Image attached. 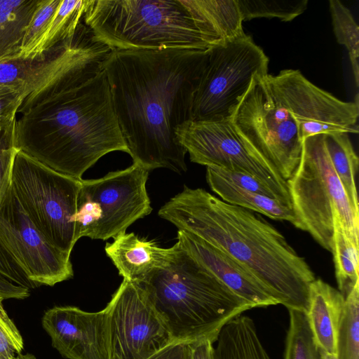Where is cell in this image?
<instances>
[{
	"mask_svg": "<svg viewBox=\"0 0 359 359\" xmlns=\"http://www.w3.org/2000/svg\"><path fill=\"white\" fill-rule=\"evenodd\" d=\"M232 122L241 135L288 180L297 168L303 140L291 113L276 98L265 76H255Z\"/></svg>",
	"mask_w": 359,
	"mask_h": 359,
	"instance_id": "30bf717a",
	"label": "cell"
},
{
	"mask_svg": "<svg viewBox=\"0 0 359 359\" xmlns=\"http://www.w3.org/2000/svg\"><path fill=\"white\" fill-rule=\"evenodd\" d=\"M42 325L63 357L109 359L105 308L90 313L75 306H55L45 312Z\"/></svg>",
	"mask_w": 359,
	"mask_h": 359,
	"instance_id": "9a60e30c",
	"label": "cell"
},
{
	"mask_svg": "<svg viewBox=\"0 0 359 359\" xmlns=\"http://www.w3.org/2000/svg\"><path fill=\"white\" fill-rule=\"evenodd\" d=\"M288 311L290 325L284 359H321L306 312L297 309Z\"/></svg>",
	"mask_w": 359,
	"mask_h": 359,
	"instance_id": "4316f807",
	"label": "cell"
},
{
	"mask_svg": "<svg viewBox=\"0 0 359 359\" xmlns=\"http://www.w3.org/2000/svg\"><path fill=\"white\" fill-rule=\"evenodd\" d=\"M334 233L332 248L336 280L339 291L345 298L359 283L358 241L344 229L334 207L332 208Z\"/></svg>",
	"mask_w": 359,
	"mask_h": 359,
	"instance_id": "603a6c76",
	"label": "cell"
},
{
	"mask_svg": "<svg viewBox=\"0 0 359 359\" xmlns=\"http://www.w3.org/2000/svg\"><path fill=\"white\" fill-rule=\"evenodd\" d=\"M102 53L62 69L17 110L14 144L48 168L81 180L108 153H129L114 111Z\"/></svg>",
	"mask_w": 359,
	"mask_h": 359,
	"instance_id": "6da1fadb",
	"label": "cell"
},
{
	"mask_svg": "<svg viewBox=\"0 0 359 359\" xmlns=\"http://www.w3.org/2000/svg\"><path fill=\"white\" fill-rule=\"evenodd\" d=\"M41 0H0V62L18 57L26 29Z\"/></svg>",
	"mask_w": 359,
	"mask_h": 359,
	"instance_id": "ffe728a7",
	"label": "cell"
},
{
	"mask_svg": "<svg viewBox=\"0 0 359 359\" xmlns=\"http://www.w3.org/2000/svg\"><path fill=\"white\" fill-rule=\"evenodd\" d=\"M191 342L174 341L147 359H191Z\"/></svg>",
	"mask_w": 359,
	"mask_h": 359,
	"instance_id": "e575fe53",
	"label": "cell"
},
{
	"mask_svg": "<svg viewBox=\"0 0 359 359\" xmlns=\"http://www.w3.org/2000/svg\"><path fill=\"white\" fill-rule=\"evenodd\" d=\"M214 359H271L251 320L230 323L220 331Z\"/></svg>",
	"mask_w": 359,
	"mask_h": 359,
	"instance_id": "44dd1931",
	"label": "cell"
},
{
	"mask_svg": "<svg viewBox=\"0 0 359 359\" xmlns=\"http://www.w3.org/2000/svg\"><path fill=\"white\" fill-rule=\"evenodd\" d=\"M13 359H36V357L31 353H18Z\"/></svg>",
	"mask_w": 359,
	"mask_h": 359,
	"instance_id": "f35d334b",
	"label": "cell"
},
{
	"mask_svg": "<svg viewBox=\"0 0 359 359\" xmlns=\"http://www.w3.org/2000/svg\"><path fill=\"white\" fill-rule=\"evenodd\" d=\"M81 180L58 172L22 151L15 154L11 187L16 197L48 241L69 255L78 241L74 218Z\"/></svg>",
	"mask_w": 359,
	"mask_h": 359,
	"instance_id": "ba28073f",
	"label": "cell"
},
{
	"mask_svg": "<svg viewBox=\"0 0 359 359\" xmlns=\"http://www.w3.org/2000/svg\"><path fill=\"white\" fill-rule=\"evenodd\" d=\"M191 162L254 177L292 208L287 183L276 168L237 130L232 120L188 121L176 131Z\"/></svg>",
	"mask_w": 359,
	"mask_h": 359,
	"instance_id": "8fae6325",
	"label": "cell"
},
{
	"mask_svg": "<svg viewBox=\"0 0 359 359\" xmlns=\"http://www.w3.org/2000/svg\"><path fill=\"white\" fill-rule=\"evenodd\" d=\"M88 0H61L34 57L42 55L74 34L78 25L83 20Z\"/></svg>",
	"mask_w": 359,
	"mask_h": 359,
	"instance_id": "cb8c5ba5",
	"label": "cell"
},
{
	"mask_svg": "<svg viewBox=\"0 0 359 359\" xmlns=\"http://www.w3.org/2000/svg\"><path fill=\"white\" fill-rule=\"evenodd\" d=\"M287 183L300 229L309 232L324 249L332 252L333 207L344 229L358 241L359 217L355 215L332 165L324 135L303 140L299 165Z\"/></svg>",
	"mask_w": 359,
	"mask_h": 359,
	"instance_id": "8992f818",
	"label": "cell"
},
{
	"mask_svg": "<svg viewBox=\"0 0 359 359\" xmlns=\"http://www.w3.org/2000/svg\"><path fill=\"white\" fill-rule=\"evenodd\" d=\"M207 49H114L105 62L112 103L133 163L187 171L177 128L191 108Z\"/></svg>",
	"mask_w": 359,
	"mask_h": 359,
	"instance_id": "7a4b0ae2",
	"label": "cell"
},
{
	"mask_svg": "<svg viewBox=\"0 0 359 359\" xmlns=\"http://www.w3.org/2000/svg\"><path fill=\"white\" fill-rule=\"evenodd\" d=\"M0 297V359H13L24 348L18 329L9 318Z\"/></svg>",
	"mask_w": 359,
	"mask_h": 359,
	"instance_id": "4dcf8cb0",
	"label": "cell"
},
{
	"mask_svg": "<svg viewBox=\"0 0 359 359\" xmlns=\"http://www.w3.org/2000/svg\"><path fill=\"white\" fill-rule=\"evenodd\" d=\"M243 22L276 18L289 22L304 12L308 0H236Z\"/></svg>",
	"mask_w": 359,
	"mask_h": 359,
	"instance_id": "83f0119b",
	"label": "cell"
},
{
	"mask_svg": "<svg viewBox=\"0 0 359 359\" xmlns=\"http://www.w3.org/2000/svg\"><path fill=\"white\" fill-rule=\"evenodd\" d=\"M271 91L291 113L301 138L341 132L358 133L359 98L344 102L317 87L297 69L265 76Z\"/></svg>",
	"mask_w": 359,
	"mask_h": 359,
	"instance_id": "7c38bea8",
	"label": "cell"
},
{
	"mask_svg": "<svg viewBox=\"0 0 359 359\" xmlns=\"http://www.w3.org/2000/svg\"><path fill=\"white\" fill-rule=\"evenodd\" d=\"M0 274L11 282L27 288L37 287L30 282L0 241Z\"/></svg>",
	"mask_w": 359,
	"mask_h": 359,
	"instance_id": "836d02e7",
	"label": "cell"
},
{
	"mask_svg": "<svg viewBox=\"0 0 359 359\" xmlns=\"http://www.w3.org/2000/svg\"><path fill=\"white\" fill-rule=\"evenodd\" d=\"M149 171L133 163L102 177L82 180L74 221L76 238L107 240L151 213Z\"/></svg>",
	"mask_w": 359,
	"mask_h": 359,
	"instance_id": "9c48e42d",
	"label": "cell"
},
{
	"mask_svg": "<svg viewBox=\"0 0 359 359\" xmlns=\"http://www.w3.org/2000/svg\"><path fill=\"white\" fill-rule=\"evenodd\" d=\"M6 122V121H2L1 118H0V132L1 130V128H2V126H3V123Z\"/></svg>",
	"mask_w": 359,
	"mask_h": 359,
	"instance_id": "ab89813d",
	"label": "cell"
},
{
	"mask_svg": "<svg viewBox=\"0 0 359 359\" xmlns=\"http://www.w3.org/2000/svg\"><path fill=\"white\" fill-rule=\"evenodd\" d=\"M321 359H338L335 354H332L320 348Z\"/></svg>",
	"mask_w": 359,
	"mask_h": 359,
	"instance_id": "74e56055",
	"label": "cell"
},
{
	"mask_svg": "<svg viewBox=\"0 0 359 359\" xmlns=\"http://www.w3.org/2000/svg\"><path fill=\"white\" fill-rule=\"evenodd\" d=\"M345 298L321 279L310 285L306 312L314 340L319 348L336 355L337 339Z\"/></svg>",
	"mask_w": 359,
	"mask_h": 359,
	"instance_id": "ac0fdd59",
	"label": "cell"
},
{
	"mask_svg": "<svg viewBox=\"0 0 359 359\" xmlns=\"http://www.w3.org/2000/svg\"><path fill=\"white\" fill-rule=\"evenodd\" d=\"M158 215L238 262L278 304L306 312L314 273L285 236L260 215L203 189L186 186L159 209Z\"/></svg>",
	"mask_w": 359,
	"mask_h": 359,
	"instance_id": "3957f363",
	"label": "cell"
},
{
	"mask_svg": "<svg viewBox=\"0 0 359 359\" xmlns=\"http://www.w3.org/2000/svg\"><path fill=\"white\" fill-rule=\"evenodd\" d=\"M83 22L111 50L207 49L231 40L191 0H88Z\"/></svg>",
	"mask_w": 359,
	"mask_h": 359,
	"instance_id": "277c9868",
	"label": "cell"
},
{
	"mask_svg": "<svg viewBox=\"0 0 359 359\" xmlns=\"http://www.w3.org/2000/svg\"><path fill=\"white\" fill-rule=\"evenodd\" d=\"M61 0H41L26 29L18 57H33Z\"/></svg>",
	"mask_w": 359,
	"mask_h": 359,
	"instance_id": "f1b7e54d",
	"label": "cell"
},
{
	"mask_svg": "<svg viewBox=\"0 0 359 359\" xmlns=\"http://www.w3.org/2000/svg\"><path fill=\"white\" fill-rule=\"evenodd\" d=\"M177 246L163 248L154 241L140 238L134 233L124 232L107 243V256L126 280L140 284L158 271L165 268L175 258Z\"/></svg>",
	"mask_w": 359,
	"mask_h": 359,
	"instance_id": "e0dca14e",
	"label": "cell"
},
{
	"mask_svg": "<svg viewBox=\"0 0 359 359\" xmlns=\"http://www.w3.org/2000/svg\"><path fill=\"white\" fill-rule=\"evenodd\" d=\"M105 309L109 359H147L174 341L138 284L123 280Z\"/></svg>",
	"mask_w": 359,
	"mask_h": 359,
	"instance_id": "4fadbf2b",
	"label": "cell"
},
{
	"mask_svg": "<svg viewBox=\"0 0 359 359\" xmlns=\"http://www.w3.org/2000/svg\"><path fill=\"white\" fill-rule=\"evenodd\" d=\"M214 168L222 178L234 185L248 191L262 194L281 202L272 190L254 177L245 173L226 171L217 167H214Z\"/></svg>",
	"mask_w": 359,
	"mask_h": 359,
	"instance_id": "1f68e13d",
	"label": "cell"
},
{
	"mask_svg": "<svg viewBox=\"0 0 359 359\" xmlns=\"http://www.w3.org/2000/svg\"><path fill=\"white\" fill-rule=\"evenodd\" d=\"M333 31L339 43L348 50L355 86H359V27L350 10L339 0H330Z\"/></svg>",
	"mask_w": 359,
	"mask_h": 359,
	"instance_id": "484cf974",
	"label": "cell"
},
{
	"mask_svg": "<svg viewBox=\"0 0 359 359\" xmlns=\"http://www.w3.org/2000/svg\"><path fill=\"white\" fill-rule=\"evenodd\" d=\"M15 118L4 122L0 132V204L11 185L13 161L18 150L14 144Z\"/></svg>",
	"mask_w": 359,
	"mask_h": 359,
	"instance_id": "f546056e",
	"label": "cell"
},
{
	"mask_svg": "<svg viewBox=\"0 0 359 359\" xmlns=\"http://www.w3.org/2000/svg\"><path fill=\"white\" fill-rule=\"evenodd\" d=\"M324 143L332 165L343 186L349 203L359 217L355 176L359 159L348 133L337 132L324 135Z\"/></svg>",
	"mask_w": 359,
	"mask_h": 359,
	"instance_id": "7402d4cb",
	"label": "cell"
},
{
	"mask_svg": "<svg viewBox=\"0 0 359 359\" xmlns=\"http://www.w3.org/2000/svg\"><path fill=\"white\" fill-rule=\"evenodd\" d=\"M176 244L170 264L138 285L173 341L214 343L226 323L252 306Z\"/></svg>",
	"mask_w": 359,
	"mask_h": 359,
	"instance_id": "5b68a950",
	"label": "cell"
},
{
	"mask_svg": "<svg viewBox=\"0 0 359 359\" xmlns=\"http://www.w3.org/2000/svg\"><path fill=\"white\" fill-rule=\"evenodd\" d=\"M25 96L22 92L13 86L0 85V118L9 121L16 117L17 110Z\"/></svg>",
	"mask_w": 359,
	"mask_h": 359,
	"instance_id": "d6a6232c",
	"label": "cell"
},
{
	"mask_svg": "<svg viewBox=\"0 0 359 359\" xmlns=\"http://www.w3.org/2000/svg\"><path fill=\"white\" fill-rule=\"evenodd\" d=\"M29 296V288L17 285L0 274V297L23 299Z\"/></svg>",
	"mask_w": 359,
	"mask_h": 359,
	"instance_id": "d590c367",
	"label": "cell"
},
{
	"mask_svg": "<svg viewBox=\"0 0 359 359\" xmlns=\"http://www.w3.org/2000/svg\"><path fill=\"white\" fill-rule=\"evenodd\" d=\"M0 241L36 286H53L74 275L70 255L54 247L37 229L11 185L0 204Z\"/></svg>",
	"mask_w": 359,
	"mask_h": 359,
	"instance_id": "5bb4252c",
	"label": "cell"
},
{
	"mask_svg": "<svg viewBox=\"0 0 359 359\" xmlns=\"http://www.w3.org/2000/svg\"><path fill=\"white\" fill-rule=\"evenodd\" d=\"M180 248L252 308L278 304L266 287L226 253L187 231H177Z\"/></svg>",
	"mask_w": 359,
	"mask_h": 359,
	"instance_id": "2e32d148",
	"label": "cell"
},
{
	"mask_svg": "<svg viewBox=\"0 0 359 359\" xmlns=\"http://www.w3.org/2000/svg\"><path fill=\"white\" fill-rule=\"evenodd\" d=\"M359 283L346 296L340 321L336 355L338 359H359Z\"/></svg>",
	"mask_w": 359,
	"mask_h": 359,
	"instance_id": "d4e9b609",
	"label": "cell"
},
{
	"mask_svg": "<svg viewBox=\"0 0 359 359\" xmlns=\"http://www.w3.org/2000/svg\"><path fill=\"white\" fill-rule=\"evenodd\" d=\"M207 182L223 201L262 214L276 220H285L300 229L299 222L292 208L278 200L250 192L222 178L214 167L206 169Z\"/></svg>",
	"mask_w": 359,
	"mask_h": 359,
	"instance_id": "d6986e66",
	"label": "cell"
},
{
	"mask_svg": "<svg viewBox=\"0 0 359 359\" xmlns=\"http://www.w3.org/2000/svg\"><path fill=\"white\" fill-rule=\"evenodd\" d=\"M269 58L245 34L209 48L193 94L191 121L232 120L255 76H266Z\"/></svg>",
	"mask_w": 359,
	"mask_h": 359,
	"instance_id": "52a82bcc",
	"label": "cell"
},
{
	"mask_svg": "<svg viewBox=\"0 0 359 359\" xmlns=\"http://www.w3.org/2000/svg\"><path fill=\"white\" fill-rule=\"evenodd\" d=\"M209 339L191 344V359H214V347Z\"/></svg>",
	"mask_w": 359,
	"mask_h": 359,
	"instance_id": "8d00e7d4",
	"label": "cell"
}]
</instances>
